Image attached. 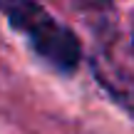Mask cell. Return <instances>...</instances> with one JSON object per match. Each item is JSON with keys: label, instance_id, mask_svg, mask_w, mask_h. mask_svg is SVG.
Returning a JSON list of instances; mask_svg holds the SVG:
<instances>
[{"label": "cell", "instance_id": "6da1fadb", "mask_svg": "<svg viewBox=\"0 0 134 134\" xmlns=\"http://www.w3.org/2000/svg\"><path fill=\"white\" fill-rule=\"evenodd\" d=\"M0 13L20 32L40 60L57 72H75L82 60L80 37L50 15L37 0H0Z\"/></svg>", "mask_w": 134, "mask_h": 134}, {"label": "cell", "instance_id": "7a4b0ae2", "mask_svg": "<svg viewBox=\"0 0 134 134\" xmlns=\"http://www.w3.org/2000/svg\"><path fill=\"white\" fill-rule=\"evenodd\" d=\"M72 3L77 8H82V10H102V8H109L117 0H72Z\"/></svg>", "mask_w": 134, "mask_h": 134}, {"label": "cell", "instance_id": "3957f363", "mask_svg": "<svg viewBox=\"0 0 134 134\" xmlns=\"http://www.w3.org/2000/svg\"><path fill=\"white\" fill-rule=\"evenodd\" d=\"M132 50H134V27H132Z\"/></svg>", "mask_w": 134, "mask_h": 134}]
</instances>
